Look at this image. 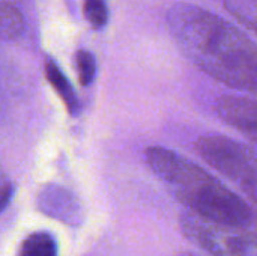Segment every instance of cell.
<instances>
[{
    "instance_id": "3",
    "label": "cell",
    "mask_w": 257,
    "mask_h": 256,
    "mask_svg": "<svg viewBox=\"0 0 257 256\" xmlns=\"http://www.w3.org/2000/svg\"><path fill=\"white\" fill-rule=\"evenodd\" d=\"M196 151L214 169L236 183L253 201L256 198L257 163L254 151L226 136H202L196 142Z\"/></svg>"
},
{
    "instance_id": "14",
    "label": "cell",
    "mask_w": 257,
    "mask_h": 256,
    "mask_svg": "<svg viewBox=\"0 0 257 256\" xmlns=\"http://www.w3.org/2000/svg\"><path fill=\"white\" fill-rule=\"evenodd\" d=\"M181 256H194V255H190V253H184V255H181Z\"/></svg>"
},
{
    "instance_id": "6",
    "label": "cell",
    "mask_w": 257,
    "mask_h": 256,
    "mask_svg": "<svg viewBox=\"0 0 257 256\" xmlns=\"http://www.w3.org/2000/svg\"><path fill=\"white\" fill-rule=\"evenodd\" d=\"M215 110L226 124L235 127L251 140H256L257 106L253 98L226 95L218 98Z\"/></svg>"
},
{
    "instance_id": "1",
    "label": "cell",
    "mask_w": 257,
    "mask_h": 256,
    "mask_svg": "<svg viewBox=\"0 0 257 256\" xmlns=\"http://www.w3.org/2000/svg\"><path fill=\"white\" fill-rule=\"evenodd\" d=\"M166 21L178 47L196 66L230 88L256 92L257 51L244 32L190 3L173 5Z\"/></svg>"
},
{
    "instance_id": "10",
    "label": "cell",
    "mask_w": 257,
    "mask_h": 256,
    "mask_svg": "<svg viewBox=\"0 0 257 256\" xmlns=\"http://www.w3.org/2000/svg\"><path fill=\"white\" fill-rule=\"evenodd\" d=\"M226 9L245 27L256 30V0H223Z\"/></svg>"
},
{
    "instance_id": "4",
    "label": "cell",
    "mask_w": 257,
    "mask_h": 256,
    "mask_svg": "<svg viewBox=\"0 0 257 256\" xmlns=\"http://www.w3.org/2000/svg\"><path fill=\"white\" fill-rule=\"evenodd\" d=\"M184 235L212 256H257L256 235L248 228L221 225L187 213L181 217Z\"/></svg>"
},
{
    "instance_id": "7",
    "label": "cell",
    "mask_w": 257,
    "mask_h": 256,
    "mask_svg": "<svg viewBox=\"0 0 257 256\" xmlns=\"http://www.w3.org/2000/svg\"><path fill=\"white\" fill-rule=\"evenodd\" d=\"M45 77H47L48 83L54 88L57 95L62 98V101L65 103L69 113L75 115L78 112L77 95L72 89V84L69 83L66 75L62 72V69L53 59H47V62H45Z\"/></svg>"
},
{
    "instance_id": "8",
    "label": "cell",
    "mask_w": 257,
    "mask_h": 256,
    "mask_svg": "<svg viewBox=\"0 0 257 256\" xmlns=\"http://www.w3.org/2000/svg\"><path fill=\"white\" fill-rule=\"evenodd\" d=\"M18 256H57V243L48 232H33L23 241Z\"/></svg>"
},
{
    "instance_id": "11",
    "label": "cell",
    "mask_w": 257,
    "mask_h": 256,
    "mask_svg": "<svg viewBox=\"0 0 257 256\" xmlns=\"http://www.w3.org/2000/svg\"><path fill=\"white\" fill-rule=\"evenodd\" d=\"M75 66L78 72V80L83 86L92 84L96 75V60L95 56L87 50H78L75 53Z\"/></svg>"
},
{
    "instance_id": "2",
    "label": "cell",
    "mask_w": 257,
    "mask_h": 256,
    "mask_svg": "<svg viewBox=\"0 0 257 256\" xmlns=\"http://www.w3.org/2000/svg\"><path fill=\"white\" fill-rule=\"evenodd\" d=\"M145 154L154 174L193 216L241 228L253 223L247 202L196 163L161 146H151Z\"/></svg>"
},
{
    "instance_id": "13",
    "label": "cell",
    "mask_w": 257,
    "mask_h": 256,
    "mask_svg": "<svg viewBox=\"0 0 257 256\" xmlns=\"http://www.w3.org/2000/svg\"><path fill=\"white\" fill-rule=\"evenodd\" d=\"M12 195H14V187H12V184H9V183L2 184V187H0V213L8 207V204H9Z\"/></svg>"
},
{
    "instance_id": "9",
    "label": "cell",
    "mask_w": 257,
    "mask_h": 256,
    "mask_svg": "<svg viewBox=\"0 0 257 256\" xmlns=\"http://www.w3.org/2000/svg\"><path fill=\"white\" fill-rule=\"evenodd\" d=\"M24 30V18L17 6L0 2V39H15Z\"/></svg>"
},
{
    "instance_id": "12",
    "label": "cell",
    "mask_w": 257,
    "mask_h": 256,
    "mask_svg": "<svg viewBox=\"0 0 257 256\" xmlns=\"http://www.w3.org/2000/svg\"><path fill=\"white\" fill-rule=\"evenodd\" d=\"M84 17L93 29H101L108 21V8L105 0H84Z\"/></svg>"
},
{
    "instance_id": "5",
    "label": "cell",
    "mask_w": 257,
    "mask_h": 256,
    "mask_svg": "<svg viewBox=\"0 0 257 256\" xmlns=\"http://www.w3.org/2000/svg\"><path fill=\"white\" fill-rule=\"evenodd\" d=\"M38 207L47 216L68 225H78L83 220V210L78 199L63 187L45 186L38 196Z\"/></svg>"
}]
</instances>
